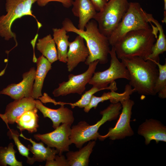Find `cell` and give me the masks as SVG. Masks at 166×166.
Returning <instances> with one entry per match:
<instances>
[{
  "label": "cell",
  "instance_id": "4fadbf2b",
  "mask_svg": "<svg viewBox=\"0 0 166 166\" xmlns=\"http://www.w3.org/2000/svg\"><path fill=\"white\" fill-rule=\"evenodd\" d=\"M35 107L42 113L44 118L48 117L52 121L53 127L55 129L61 123H67L72 124L74 118L73 112L64 105L57 109L47 107L43 105L38 100H35Z\"/></svg>",
  "mask_w": 166,
  "mask_h": 166
},
{
  "label": "cell",
  "instance_id": "484cf974",
  "mask_svg": "<svg viewBox=\"0 0 166 166\" xmlns=\"http://www.w3.org/2000/svg\"><path fill=\"white\" fill-rule=\"evenodd\" d=\"M14 145L10 143L7 147L0 146V166H22V162L18 161L15 154L17 151L14 149Z\"/></svg>",
  "mask_w": 166,
  "mask_h": 166
},
{
  "label": "cell",
  "instance_id": "7c38bea8",
  "mask_svg": "<svg viewBox=\"0 0 166 166\" xmlns=\"http://www.w3.org/2000/svg\"><path fill=\"white\" fill-rule=\"evenodd\" d=\"M36 70L34 67L31 68L29 71L23 73L21 81L9 85L0 91V94L8 95L14 100L32 97Z\"/></svg>",
  "mask_w": 166,
  "mask_h": 166
},
{
  "label": "cell",
  "instance_id": "4316f807",
  "mask_svg": "<svg viewBox=\"0 0 166 166\" xmlns=\"http://www.w3.org/2000/svg\"><path fill=\"white\" fill-rule=\"evenodd\" d=\"M154 62L158 66L159 75L155 83L154 92L155 95L158 94L160 98L165 99L166 98V61L163 65L160 62Z\"/></svg>",
  "mask_w": 166,
  "mask_h": 166
},
{
  "label": "cell",
  "instance_id": "9c48e42d",
  "mask_svg": "<svg viewBox=\"0 0 166 166\" xmlns=\"http://www.w3.org/2000/svg\"><path fill=\"white\" fill-rule=\"evenodd\" d=\"M99 63L98 60L91 63L89 65L87 69L81 74L69 75L68 80L59 83L58 87L53 91L52 93L53 96L57 97L75 93L81 95L85 90L86 84L89 83L95 73Z\"/></svg>",
  "mask_w": 166,
  "mask_h": 166
},
{
  "label": "cell",
  "instance_id": "4dcf8cb0",
  "mask_svg": "<svg viewBox=\"0 0 166 166\" xmlns=\"http://www.w3.org/2000/svg\"><path fill=\"white\" fill-rule=\"evenodd\" d=\"M57 2L62 4L63 6L66 8H69L72 6L73 0H37V3L38 6L44 7L49 2Z\"/></svg>",
  "mask_w": 166,
  "mask_h": 166
},
{
  "label": "cell",
  "instance_id": "44dd1931",
  "mask_svg": "<svg viewBox=\"0 0 166 166\" xmlns=\"http://www.w3.org/2000/svg\"><path fill=\"white\" fill-rule=\"evenodd\" d=\"M96 143L95 140L90 141L77 151H68L66 156L69 166H88L89 158Z\"/></svg>",
  "mask_w": 166,
  "mask_h": 166
},
{
  "label": "cell",
  "instance_id": "8992f818",
  "mask_svg": "<svg viewBox=\"0 0 166 166\" xmlns=\"http://www.w3.org/2000/svg\"><path fill=\"white\" fill-rule=\"evenodd\" d=\"M152 16V14L147 13L144 10L139 3L129 2L128 9L121 22L108 38L110 45L114 46L129 32L150 27L149 23Z\"/></svg>",
  "mask_w": 166,
  "mask_h": 166
},
{
  "label": "cell",
  "instance_id": "30bf717a",
  "mask_svg": "<svg viewBox=\"0 0 166 166\" xmlns=\"http://www.w3.org/2000/svg\"><path fill=\"white\" fill-rule=\"evenodd\" d=\"M122 105V111L115 126L110 128L108 133L104 135H99L98 139L103 141L107 138L112 140L122 139L126 137L131 136L134 132L130 125L132 110L134 102L129 98L120 102Z\"/></svg>",
  "mask_w": 166,
  "mask_h": 166
},
{
  "label": "cell",
  "instance_id": "3957f363",
  "mask_svg": "<svg viewBox=\"0 0 166 166\" xmlns=\"http://www.w3.org/2000/svg\"><path fill=\"white\" fill-rule=\"evenodd\" d=\"M121 59L128 71L129 84L135 92L143 95H155L153 89L159 75L156 64L139 57H124Z\"/></svg>",
  "mask_w": 166,
  "mask_h": 166
},
{
  "label": "cell",
  "instance_id": "7402d4cb",
  "mask_svg": "<svg viewBox=\"0 0 166 166\" xmlns=\"http://www.w3.org/2000/svg\"><path fill=\"white\" fill-rule=\"evenodd\" d=\"M38 109L34 108L25 112L16 119L15 123L21 131L26 130L29 133L36 132L39 127Z\"/></svg>",
  "mask_w": 166,
  "mask_h": 166
},
{
  "label": "cell",
  "instance_id": "52a82bcc",
  "mask_svg": "<svg viewBox=\"0 0 166 166\" xmlns=\"http://www.w3.org/2000/svg\"><path fill=\"white\" fill-rule=\"evenodd\" d=\"M109 54L111 57L109 67L103 71L95 72L88 83L100 89L116 91L117 88L115 80L120 78L129 80L130 76L125 65L117 57L113 46Z\"/></svg>",
  "mask_w": 166,
  "mask_h": 166
},
{
  "label": "cell",
  "instance_id": "6da1fadb",
  "mask_svg": "<svg viewBox=\"0 0 166 166\" xmlns=\"http://www.w3.org/2000/svg\"><path fill=\"white\" fill-rule=\"evenodd\" d=\"M150 24L152 27L129 32L113 46L118 59L139 57L146 60L152 53L158 32L157 27Z\"/></svg>",
  "mask_w": 166,
  "mask_h": 166
},
{
  "label": "cell",
  "instance_id": "7a4b0ae2",
  "mask_svg": "<svg viewBox=\"0 0 166 166\" xmlns=\"http://www.w3.org/2000/svg\"><path fill=\"white\" fill-rule=\"evenodd\" d=\"M62 25L67 32L75 33L82 37L85 41L89 51V55L85 61V64L89 65L96 60H98L101 64L108 62L110 45L108 37L100 32L95 20L88 22L85 26V30L77 28L71 20L67 18L63 21Z\"/></svg>",
  "mask_w": 166,
  "mask_h": 166
},
{
  "label": "cell",
  "instance_id": "603a6c76",
  "mask_svg": "<svg viewBox=\"0 0 166 166\" xmlns=\"http://www.w3.org/2000/svg\"><path fill=\"white\" fill-rule=\"evenodd\" d=\"M53 39L57 47L58 60L66 63L68 48L69 47V36L63 27L61 28H53Z\"/></svg>",
  "mask_w": 166,
  "mask_h": 166
},
{
  "label": "cell",
  "instance_id": "ac0fdd59",
  "mask_svg": "<svg viewBox=\"0 0 166 166\" xmlns=\"http://www.w3.org/2000/svg\"><path fill=\"white\" fill-rule=\"evenodd\" d=\"M72 6L73 14L79 18L78 29L84 30L86 24L97 13L95 7L90 0H74Z\"/></svg>",
  "mask_w": 166,
  "mask_h": 166
},
{
  "label": "cell",
  "instance_id": "d6a6232c",
  "mask_svg": "<svg viewBox=\"0 0 166 166\" xmlns=\"http://www.w3.org/2000/svg\"><path fill=\"white\" fill-rule=\"evenodd\" d=\"M164 2V18L162 21L163 23H166V0H163Z\"/></svg>",
  "mask_w": 166,
  "mask_h": 166
},
{
  "label": "cell",
  "instance_id": "d6986e66",
  "mask_svg": "<svg viewBox=\"0 0 166 166\" xmlns=\"http://www.w3.org/2000/svg\"><path fill=\"white\" fill-rule=\"evenodd\" d=\"M135 92L134 89L129 84L126 85L124 91L122 93H117L115 91L104 93L100 97L93 95L89 104L84 108L85 112L88 113L93 108L96 109L98 104L100 102L109 100L111 103H114L120 102L122 100L129 98L130 95Z\"/></svg>",
  "mask_w": 166,
  "mask_h": 166
},
{
  "label": "cell",
  "instance_id": "2e32d148",
  "mask_svg": "<svg viewBox=\"0 0 166 166\" xmlns=\"http://www.w3.org/2000/svg\"><path fill=\"white\" fill-rule=\"evenodd\" d=\"M67 55L68 70L71 72L81 62H85L89 55L84 39L78 35L73 41L69 42Z\"/></svg>",
  "mask_w": 166,
  "mask_h": 166
},
{
  "label": "cell",
  "instance_id": "1f68e13d",
  "mask_svg": "<svg viewBox=\"0 0 166 166\" xmlns=\"http://www.w3.org/2000/svg\"><path fill=\"white\" fill-rule=\"evenodd\" d=\"M94 6L96 11H101L108 0H90Z\"/></svg>",
  "mask_w": 166,
  "mask_h": 166
},
{
  "label": "cell",
  "instance_id": "cb8c5ba5",
  "mask_svg": "<svg viewBox=\"0 0 166 166\" xmlns=\"http://www.w3.org/2000/svg\"><path fill=\"white\" fill-rule=\"evenodd\" d=\"M152 22L156 26L159 34L158 39L152 48V53L146 60H150L153 62H160V54L166 51V38L162 25L152 16L150 18V23Z\"/></svg>",
  "mask_w": 166,
  "mask_h": 166
},
{
  "label": "cell",
  "instance_id": "277c9868",
  "mask_svg": "<svg viewBox=\"0 0 166 166\" xmlns=\"http://www.w3.org/2000/svg\"><path fill=\"white\" fill-rule=\"evenodd\" d=\"M121 109L120 102L111 103L107 108L100 111L102 118L94 124L90 125L85 121H81L72 126L69 136L72 144H74L77 148H80L85 143L96 140L100 135L98 130L100 127L107 121L116 119Z\"/></svg>",
  "mask_w": 166,
  "mask_h": 166
},
{
  "label": "cell",
  "instance_id": "f546056e",
  "mask_svg": "<svg viewBox=\"0 0 166 166\" xmlns=\"http://www.w3.org/2000/svg\"><path fill=\"white\" fill-rule=\"evenodd\" d=\"M45 166H69V165L68 161L64 156L56 155L53 159L46 161Z\"/></svg>",
  "mask_w": 166,
  "mask_h": 166
},
{
  "label": "cell",
  "instance_id": "f1b7e54d",
  "mask_svg": "<svg viewBox=\"0 0 166 166\" xmlns=\"http://www.w3.org/2000/svg\"><path fill=\"white\" fill-rule=\"evenodd\" d=\"M7 134L10 138L13 140L20 154L26 157L27 159H29L30 157L29 156V150L20 142L19 138V134L17 130L10 128Z\"/></svg>",
  "mask_w": 166,
  "mask_h": 166
},
{
  "label": "cell",
  "instance_id": "ffe728a7",
  "mask_svg": "<svg viewBox=\"0 0 166 166\" xmlns=\"http://www.w3.org/2000/svg\"><path fill=\"white\" fill-rule=\"evenodd\" d=\"M37 68L36 70L32 92V97L38 99L42 96V90L44 79L51 69V64L42 55L37 59L36 62Z\"/></svg>",
  "mask_w": 166,
  "mask_h": 166
},
{
  "label": "cell",
  "instance_id": "e0dca14e",
  "mask_svg": "<svg viewBox=\"0 0 166 166\" xmlns=\"http://www.w3.org/2000/svg\"><path fill=\"white\" fill-rule=\"evenodd\" d=\"M19 136L29 140L32 144V146L29 144L27 146L29 151L33 154L32 157H30L27 159L26 162L29 164L32 165L36 161L42 162L52 160L58 153V152L56 149L51 148L48 146L45 147L42 142L37 143L31 138L26 137L22 133L19 134Z\"/></svg>",
  "mask_w": 166,
  "mask_h": 166
},
{
  "label": "cell",
  "instance_id": "5bb4252c",
  "mask_svg": "<svg viewBox=\"0 0 166 166\" xmlns=\"http://www.w3.org/2000/svg\"><path fill=\"white\" fill-rule=\"evenodd\" d=\"M137 133L144 137L146 145L152 140L155 141L156 143L159 141L166 142V127L156 119H146L139 127Z\"/></svg>",
  "mask_w": 166,
  "mask_h": 166
},
{
  "label": "cell",
  "instance_id": "83f0119b",
  "mask_svg": "<svg viewBox=\"0 0 166 166\" xmlns=\"http://www.w3.org/2000/svg\"><path fill=\"white\" fill-rule=\"evenodd\" d=\"M104 89H100L93 86L90 90L86 91L82 96L80 99L75 103H66L56 101L55 105H69L72 109L74 108L75 107H78L81 108H84L89 104L92 96L94 93L97 92Z\"/></svg>",
  "mask_w": 166,
  "mask_h": 166
},
{
  "label": "cell",
  "instance_id": "5b68a950",
  "mask_svg": "<svg viewBox=\"0 0 166 166\" xmlns=\"http://www.w3.org/2000/svg\"><path fill=\"white\" fill-rule=\"evenodd\" d=\"M37 0H6L5 9L6 14L0 16V36L6 41L13 38L16 45L18 43L16 34L11 30L12 25L16 19L25 16H30L36 20L38 28L42 25L33 14V5Z\"/></svg>",
  "mask_w": 166,
  "mask_h": 166
},
{
  "label": "cell",
  "instance_id": "d4e9b609",
  "mask_svg": "<svg viewBox=\"0 0 166 166\" xmlns=\"http://www.w3.org/2000/svg\"><path fill=\"white\" fill-rule=\"evenodd\" d=\"M36 48L51 64L58 60L56 45L50 34L39 39Z\"/></svg>",
  "mask_w": 166,
  "mask_h": 166
},
{
  "label": "cell",
  "instance_id": "ba28073f",
  "mask_svg": "<svg viewBox=\"0 0 166 166\" xmlns=\"http://www.w3.org/2000/svg\"><path fill=\"white\" fill-rule=\"evenodd\" d=\"M128 0H109L103 9L97 13L94 19L97 22L100 32L108 38L121 22L128 10Z\"/></svg>",
  "mask_w": 166,
  "mask_h": 166
},
{
  "label": "cell",
  "instance_id": "9a60e30c",
  "mask_svg": "<svg viewBox=\"0 0 166 166\" xmlns=\"http://www.w3.org/2000/svg\"><path fill=\"white\" fill-rule=\"evenodd\" d=\"M35 100L32 97H23L14 100L7 105L4 113H0V117L9 129V124H14L17 118L24 113L35 107Z\"/></svg>",
  "mask_w": 166,
  "mask_h": 166
},
{
  "label": "cell",
  "instance_id": "8fae6325",
  "mask_svg": "<svg viewBox=\"0 0 166 166\" xmlns=\"http://www.w3.org/2000/svg\"><path fill=\"white\" fill-rule=\"evenodd\" d=\"M71 124L63 123L53 131L44 134L34 135L38 141L41 140L50 148H55L59 155L69 151V146L72 144L69 136L71 133Z\"/></svg>",
  "mask_w": 166,
  "mask_h": 166
}]
</instances>
